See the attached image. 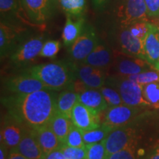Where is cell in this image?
<instances>
[{
	"label": "cell",
	"instance_id": "6da1fadb",
	"mask_svg": "<svg viewBox=\"0 0 159 159\" xmlns=\"http://www.w3.org/2000/svg\"><path fill=\"white\" fill-rule=\"evenodd\" d=\"M55 91L41 89L27 94H14L4 99L10 115L31 129L48 125L57 113Z\"/></svg>",
	"mask_w": 159,
	"mask_h": 159
},
{
	"label": "cell",
	"instance_id": "7a4b0ae2",
	"mask_svg": "<svg viewBox=\"0 0 159 159\" xmlns=\"http://www.w3.org/2000/svg\"><path fill=\"white\" fill-rule=\"evenodd\" d=\"M25 72L39 79L47 89L55 91L69 88L77 78L76 65L67 61L36 65L26 69Z\"/></svg>",
	"mask_w": 159,
	"mask_h": 159
},
{
	"label": "cell",
	"instance_id": "3957f363",
	"mask_svg": "<svg viewBox=\"0 0 159 159\" xmlns=\"http://www.w3.org/2000/svg\"><path fill=\"white\" fill-rule=\"evenodd\" d=\"M105 85L112 87L118 91L123 103L130 106H150L151 104L143 95L142 85L139 84L125 76L111 77L106 79Z\"/></svg>",
	"mask_w": 159,
	"mask_h": 159
},
{
	"label": "cell",
	"instance_id": "277c9868",
	"mask_svg": "<svg viewBox=\"0 0 159 159\" xmlns=\"http://www.w3.org/2000/svg\"><path fill=\"white\" fill-rule=\"evenodd\" d=\"M58 0H21L30 21L36 25H43L54 16Z\"/></svg>",
	"mask_w": 159,
	"mask_h": 159
},
{
	"label": "cell",
	"instance_id": "5b68a950",
	"mask_svg": "<svg viewBox=\"0 0 159 159\" xmlns=\"http://www.w3.org/2000/svg\"><path fill=\"white\" fill-rule=\"evenodd\" d=\"M27 30L19 25L1 21L0 25V53L1 57L12 53L22 43Z\"/></svg>",
	"mask_w": 159,
	"mask_h": 159
},
{
	"label": "cell",
	"instance_id": "8992f818",
	"mask_svg": "<svg viewBox=\"0 0 159 159\" xmlns=\"http://www.w3.org/2000/svg\"><path fill=\"white\" fill-rule=\"evenodd\" d=\"M98 43V37L93 27L85 25L82 33L69 47V54L73 61L83 62L94 50Z\"/></svg>",
	"mask_w": 159,
	"mask_h": 159
},
{
	"label": "cell",
	"instance_id": "52a82bcc",
	"mask_svg": "<svg viewBox=\"0 0 159 159\" xmlns=\"http://www.w3.org/2000/svg\"><path fill=\"white\" fill-rule=\"evenodd\" d=\"M116 15L121 27H128L141 21H148V10L144 0H128L119 4Z\"/></svg>",
	"mask_w": 159,
	"mask_h": 159
},
{
	"label": "cell",
	"instance_id": "ba28073f",
	"mask_svg": "<svg viewBox=\"0 0 159 159\" xmlns=\"http://www.w3.org/2000/svg\"><path fill=\"white\" fill-rule=\"evenodd\" d=\"M136 144V131L127 126L114 128L105 139L107 156Z\"/></svg>",
	"mask_w": 159,
	"mask_h": 159
},
{
	"label": "cell",
	"instance_id": "9c48e42d",
	"mask_svg": "<svg viewBox=\"0 0 159 159\" xmlns=\"http://www.w3.org/2000/svg\"><path fill=\"white\" fill-rule=\"evenodd\" d=\"M1 21L14 25L38 26L30 19L21 0H0Z\"/></svg>",
	"mask_w": 159,
	"mask_h": 159
},
{
	"label": "cell",
	"instance_id": "30bf717a",
	"mask_svg": "<svg viewBox=\"0 0 159 159\" xmlns=\"http://www.w3.org/2000/svg\"><path fill=\"white\" fill-rule=\"evenodd\" d=\"M43 35L31 38L19 46L11 55V61L17 66L26 65L40 55L44 43Z\"/></svg>",
	"mask_w": 159,
	"mask_h": 159
},
{
	"label": "cell",
	"instance_id": "8fae6325",
	"mask_svg": "<svg viewBox=\"0 0 159 159\" xmlns=\"http://www.w3.org/2000/svg\"><path fill=\"white\" fill-rule=\"evenodd\" d=\"M5 86L13 94H27L47 89L39 79L25 71L7 79Z\"/></svg>",
	"mask_w": 159,
	"mask_h": 159
},
{
	"label": "cell",
	"instance_id": "7c38bea8",
	"mask_svg": "<svg viewBox=\"0 0 159 159\" xmlns=\"http://www.w3.org/2000/svg\"><path fill=\"white\" fill-rule=\"evenodd\" d=\"M116 57L114 63L115 70L122 76L136 75L152 69V66L146 60L131 56L123 53Z\"/></svg>",
	"mask_w": 159,
	"mask_h": 159
},
{
	"label": "cell",
	"instance_id": "4fadbf2b",
	"mask_svg": "<svg viewBox=\"0 0 159 159\" xmlns=\"http://www.w3.org/2000/svg\"><path fill=\"white\" fill-rule=\"evenodd\" d=\"M140 110L138 107L119 105L110 107L105 114L104 124L115 128L126 125L136 116Z\"/></svg>",
	"mask_w": 159,
	"mask_h": 159
},
{
	"label": "cell",
	"instance_id": "5bb4252c",
	"mask_svg": "<svg viewBox=\"0 0 159 159\" xmlns=\"http://www.w3.org/2000/svg\"><path fill=\"white\" fill-rule=\"evenodd\" d=\"M97 113L77 102L71 113V120L73 125L82 130H88L98 128L99 125Z\"/></svg>",
	"mask_w": 159,
	"mask_h": 159
},
{
	"label": "cell",
	"instance_id": "9a60e30c",
	"mask_svg": "<svg viewBox=\"0 0 159 159\" xmlns=\"http://www.w3.org/2000/svg\"><path fill=\"white\" fill-rule=\"evenodd\" d=\"M76 74L89 89H99L104 86L106 83V75L103 69L97 68L84 63H80L76 66Z\"/></svg>",
	"mask_w": 159,
	"mask_h": 159
},
{
	"label": "cell",
	"instance_id": "2e32d148",
	"mask_svg": "<svg viewBox=\"0 0 159 159\" xmlns=\"http://www.w3.org/2000/svg\"><path fill=\"white\" fill-rule=\"evenodd\" d=\"M30 128L13 118L4 125L1 131V142L5 144L10 150L18 146Z\"/></svg>",
	"mask_w": 159,
	"mask_h": 159
},
{
	"label": "cell",
	"instance_id": "e0dca14e",
	"mask_svg": "<svg viewBox=\"0 0 159 159\" xmlns=\"http://www.w3.org/2000/svg\"><path fill=\"white\" fill-rule=\"evenodd\" d=\"M122 27L119 34V43L123 53L146 60L144 42L135 37L128 27Z\"/></svg>",
	"mask_w": 159,
	"mask_h": 159
},
{
	"label": "cell",
	"instance_id": "ac0fdd59",
	"mask_svg": "<svg viewBox=\"0 0 159 159\" xmlns=\"http://www.w3.org/2000/svg\"><path fill=\"white\" fill-rule=\"evenodd\" d=\"M144 47L146 61L152 69L159 71V27L157 26L150 24Z\"/></svg>",
	"mask_w": 159,
	"mask_h": 159
},
{
	"label": "cell",
	"instance_id": "d6986e66",
	"mask_svg": "<svg viewBox=\"0 0 159 159\" xmlns=\"http://www.w3.org/2000/svg\"><path fill=\"white\" fill-rule=\"evenodd\" d=\"M15 150L28 159H43V153L33 129L29 128Z\"/></svg>",
	"mask_w": 159,
	"mask_h": 159
},
{
	"label": "cell",
	"instance_id": "ffe728a7",
	"mask_svg": "<svg viewBox=\"0 0 159 159\" xmlns=\"http://www.w3.org/2000/svg\"><path fill=\"white\" fill-rule=\"evenodd\" d=\"M38 142L41 147L43 153V156L49 154L61 147V142L55 133L48 125L41 127V128L33 129Z\"/></svg>",
	"mask_w": 159,
	"mask_h": 159
},
{
	"label": "cell",
	"instance_id": "44dd1931",
	"mask_svg": "<svg viewBox=\"0 0 159 159\" xmlns=\"http://www.w3.org/2000/svg\"><path fill=\"white\" fill-rule=\"evenodd\" d=\"M113 53L111 49L103 42L97 43L89 56L83 62L97 68L104 69L108 67L112 62Z\"/></svg>",
	"mask_w": 159,
	"mask_h": 159
},
{
	"label": "cell",
	"instance_id": "7402d4cb",
	"mask_svg": "<svg viewBox=\"0 0 159 159\" xmlns=\"http://www.w3.org/2000/svg\"><path fill=\"white\" fill-rule=\"evenodd\" d=\"M78 102L97 114L108 107L102 93L94 89H87L78 93Z\"/></svg>",
	"mask_w": 159,
	"mask_h": 159
},
{
	"label": "cell",
	"instance_id": "603a6c76",
	"mask_svg": "<svg viewBox=\"0 0 159 159\" xmlns=\"http://www.w3.org/2000/svg\"><path fill=\"white\" fill-rule=\"evenodd\" d=\"M85 25V19L83 16L76 18L74 21L72 17L66 16V20L62 33L64 46L69 47L73 44V43L82 33Z\"/></svg>",
	"mask_w": 159,
	"mask_h": 159
},
{
	"label": "cell",
	"instance_id": "cb8c5ba5",
	"mask_svg": "<svg viewBox=\"0 0 159 159\" xmlns=\"http://www.w3.org/2000/svg\"><path fill=\"white\" fill-rule=\"evenodd\" d=\"M77 102L78 93L75 91L73 84L57 96V112L70 117L71 111Z\"/></svg>",
	"mask_w": 159,
	"mask_h": 159
},
{
	"label": "cell",
	"instance_id": "d4e9b609",
	"mask_svg": "<svg viewBox=\"0 0 159 159\" xmlns=\"http://www.w3.org/2000/svg\"><path fill=\"white\" fill-rule=\"evenodd\" d=\"M72 125L73 123L70 117L57 112L54 115L49 123V126L57 136L61 145L64 144L66 139L68 136Z\"/></svg>",
	"mask_w": 159,
	"mask_h": 159
},
{
	"label": "cell",
	"instance_id": "484cf974",
	"mask_svg": "<svg viewBox=\"0 0 159 159\" xmlns=\"http://www.w3.org/2000/svg\"><path fill=\"white\" fill-rule=\"evenodd\" d=\"M113 129L114 128L103 123V125L97 128L88 130H82L85 144H93L102 142L106 139V137Z\"/></svg>",
	"mask_w": 159,
	"mask_h": 159
},
{
	"label": "cell",
	"instance_id": "4316f807",
	"mask_svg": "<svg viewBox=\"0 0 159 159\" xmlns=\"http://www.w3.org/2000/svg\"><path fill=\"white\" fill-rule=\"evenodd\" d=\"M66 16L75 18L82 17L86 7V0H58Z\"/></svg>",
	"mask_w": 159,
	"mask_h": 159
},
{
	"label": "cell",
	"instance_id": "83f0119b",
	"mask_svg": "<svg viewBox=\"0 0 159 159\" xmlns=\"http://www.w3.org/2000/svg\"><path fill=\"white\" fill-rule=\"evenodd\" d=\"M139 84L146 85L148 83L159 82V71H146L136 75H131L125 76Z\"/></svg>",
	"mask_w": 159,
	"mask_h": 159
},
{
	"label": "cell",
	"instance_id": "f1b7e54d",
	"mask_svg": "<svg viewBox=\"0 0 159 159\" xmlns=\"http://www.w3.org/2000/svg\"><path fill=\"white\" fill-rule=\"evenodd\" d=\"M99 90L102 93V96L104 97L108 106L113 107L124 104L119 93L112 87L105 86L104 85L102 88L99 89Z\"/></svg>",
	"mask_w": 159,
	"mask_h": 159
},
{
	"label": "cell",
	"instance_id": "f546056e",
	"mask_svg": "<svg viewBox=\"0 0 159 159\" xmlns=\"http://www.w3.org/2000/svg\"><path fill=\"white\" fill-rule=\"evenodd\" d=\"M63 144L76 148H83L86 146L83 141L82 130L73 125Z\"/></svg>",
	"mask_w": 159,
	"mask_h": 159
},
{
	"label": "cell",
	"instance_id": "4dcf8cb0",
	"mask_svg": "<svg viewBox=\"0 0 159 159\" xmlns=\"http://www.w3.org/2000/svg\"><path fill=\"white\" fill-rule=\"evenodd\" d=\"M142 89L144 97L151 105L159 104V82L143 85Z\"/></svg>",
	"mask_w": 159,
	"mask_h": 159
},
{
	"label": "cell",
	"instance_id": "1f68e13d",
	"mask_svg": "<svg viewBox=\"0 0 159 159\" xmlns=\"http://www.w3.org/2000/svg\"><path fill=\"white\" fill-rule=\"evenodd\" d=\"M86 159H106L107 152L105 140L93 144L86 145Z\"/></svg>",
	"mask_w": 159,
	"mask_h": 159
},
{
	"label": "cell",
	"instance_id": "d6a6232c",
	"mask_svg": "<svg viewBox=\"0 0 159 159\" xmlns=\"http://www.w3.org/2000/svg\"><path fill=\"white\" fill-rule=\"evenodd\" d=\"M59 150L63 152L67 159H86V146L83 148H76L62 144Z\"/></svg>",
	"mask_w": 159,
	"mask_h": 159
},
{
	"label": "cell",
	"instance_id": "836d02e7",
	"mask_svg": "<svg viewBox=\"0 0 159 159\" xmlns=\"http://www.w3.org/2000/svg\"><path fill=\"white\" fill-rule=\"evenodd\" d=\"M150 23L148 21H141L136 22L128 27L130 33L135 37L138 38L144 42L150 30Z\"/></svg>",
	"mask_w": 159,
	"mask_h": 159
},
{
	"label": "cell",
	"instance_id": "e575fe53",
	"mask_svg": "<svg viewBox=\"0 0 159 159\" xmlns=\"http://www.w3.org/2000/svg\"><path fill=\"white\" fill-rule=\"evenodd\" d=\"M61 48V43L56 40H49L43 43L40 56L43 57L53 58L56 56Z\"/></svg>",
	"mask_w": 159,
	"mask_h": 159
},
{
	"label": "cell",
	"instance_id": "d590c367",
	"mask_svg": "<svg viewBox=\"0 0 159 159\" xmlns=\"http://www.w3.org/2000/svg\"><path fill=\"white\" fill-rule=\"evenodd\" d=\"M136 144L132 145L119 150L118 152L109 155L106 159H136Z\"/></svg>",
	"mask_w": 159,
	"mask_h": 159
},
{
	"label": "cell",
	"instance_id": "8d00e7d4",
	"mask_svg": "<svg viewBox=\"0 0 159 159\" xmlns=\"http://www.w3.org/2000/svg\"><path fill=\"white\" fill-rule=\"evenodd\" d=\"M148 10V16H159V0H144Z\"/></svg>",
	"mask_w": 159,
	"mask_h": 159
},
{
	"label": "cell",
	"instance_id": "74e56055",
	"mask_svg": "<svg viewBox=\"0 0 159 159\" xmlns=\"http://www.w3.org/2000/svg\"><path fill=\"white\" fill-rule=\"evenodd\" d=\"M43 159H67L65 155L59 149L55 150L43 157Z\"/></svg>",
	"mask_w": 159,
	"mask_h": 159
},
{
	"label": "cell",
	"instance_id": "f35d334b",
	"mask_svg": "<svg viewBox=\"0 0 159 159\" xmlns=\"http://www.w3.org/2000/svg\"><path fill=\"white\" fill-rule=\"evenodd\" d=\"M7 159H28L15 150H10V153Z\"/></svg>",
	"mask_w": 159,
	"mask_h": 159
},
{
	"label": "cell",
	"instance_id": "ab89813d",
	"mask_svg": "<svg viewBox=\"0 0 159 159\" xmlns=\"http://www.w3.org/2000/svg\"><path fill=\"white\" fill-rule=\"evenodd\" d=\"M7 147L1 142V147H0V159H7L8 156H7Z\"/></svg>",
	"mask_w": 159,
	"mask_h": 159
},
{
	"label": "cell",
	"instance_id": "60d3db41",
	"mask_svg": "<svg viewBox=\"0 0 159 159\" xmlns=\"http://www.w3.org/2000/svg\"><path fill=\"white\" fill-rule=\"evenodd\" d=\"M108 0H92L93 5L96 9H102L106 5Z\"/></svg>",
	"mask_w": 159,
	"mask_h": 159
},
{
	"label": "cell",
	"instance_id": "b9f144b4",
	"mask_svg": "<svg viewBox=\"0 0 159 159\" xmlns=\"http://www.w3.org/2000/svg\"><path fill=\"white\" fill-rule=\"evenodd\" d=\"M148 159H159V144L156 146L148 156Z\"/></svg>",
	"mask_w": 159,
	"mask_h": 159
},
{
	"label": "cell",
	"instance_id": "7bdbcfd3",
	"mask_svg": "<svg viewBox=\"0 0 159 159\" xmlns=\"http://www.w3.org/2000/svg\"><path fill=\"white\" fill-rule=\"evenodd\" d=\"M127 1H128V0H120V3L125 2H127Z\"/></svg>",
	"mask_w": 159,
	"mask_h": 159
}]
</instances>
